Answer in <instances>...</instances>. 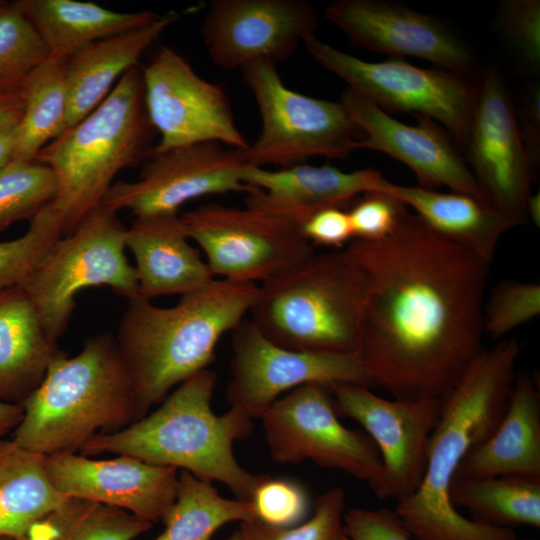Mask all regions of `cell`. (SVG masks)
<instances>
[{"label": "cell", "instance_id": "7a4b0ae2", "mask_svg": "<svg viewBox=\"0 0 540 540\" xmlns=\"http://www.w3.org/2000/svg\"><path fill=\"white\" fill-rule=\"evenodd\" d=\"M521 351L516 338L484 348L441 399L422 481L395 508L415 540H517L513 529L464 517L453 506L449 490L464 456L487 439L502 419Z\"/></svg>", "mask_w": 540, "mask_h": 540}, {"label": "cell", "instance_id": "30bf717a", "mask_svg": "<svg viewBox=\"0 0 540 540\" xmlns=\"http://www.w3.org/2000/svg\"><path fill=\"white\" fill-rule=\"evenodd\" d=\"M308 54L385 112H409L441 124L464 143L472 118L478 80L441 68H420L399 58L368 62L311 35L303 40Z\"/></svg>", "mask_w": 540, "mask_h": 540}, {"label": "cell", "instance_id": "ac0fdd59", "mask_svg": "<svg viewBox=\"0 0 540 540\" xmlns=\"http://www.w3.org/2000/svg\"><path fill=\"white\" fill-rule=\"evenodd\" d=\"M325 17L357 46L412 56L475 80L482 70L470 46L446 21L393 0H335Z\"/></svg>", "mask_w": 540, "mask_h": 540}, {"label": "cell", "instance_id": "f546056e", "mask_svg": "<svg viewBox=\"0 0 540 540\" xmlns=\"http://www.w3.org/2000/svg\"><path fill=\"white\" fill-rule=\"evenodd\" d=\"M449 495L453 506L466 508L474 521L510 529L540 527V477L456 478Z\"/></svg>", "mask_w": 540, "mask_h": 540}, {"label": "cell", "instance_id": "c3c4849f", "mask_svg": "<svg viewBox=\"0 0 540 540\" xmlns=\"http://www.w3.org/2000/svg\"><path fill=\"white\" fill-rule=\"evenodd\" d=\"M526 218L536 227L540 226V194H530L526 202Z\"/></svg>", "mask_w": 540, "mask_h": 540}, {"label": "cell", "instance_id": "83f0119b", "mask_svg": "<svg viewBox=\"0 0 540 540\" xmlns=\"http://www.w3.org/2000/svg\"><path fill=\"white\" fill-rule=\"evenodd\" d=\"M15 3L39 34L50 57L61 59L160 17L152 11L118 12L94 2L77 0H18Z\"/></svg>", "mask_w": 540, "mask_h": 540}, {"label": "cell", "instance_id": "2e32d148", "mask_svg": "<svg viewBox=\"0 0 540 540\" xmlns=\"http://www.w3.org/2000/svg\"><path fill=\"white\" fill-rule=\"evenodd\" d=\"M461 149L487 201L519 225L526 221V202L536 170L522 142L516 104L504 76L495 67L480 74Z\"/></svg>", "mask_w": 540, "mask_h": 540}, {"label": "cell", "instance_id": "4316f807", "mask_svg": "<svg viewBox=\"0 0 540 540\" xmlns=\"http://www.w3.org/2000/svg\"><path fill=\"white\" fill-rule=\"evenodd\" d=\"M63 352L23 288L0 289V401L22 405Z\"/></svg>", "mask_w": 540, "mask_h": 540}, {"label": "cell", "instance_id": "d590c367", "mask_svg": "<svg viewBox=\"0 0 540 540\" xmlns=\"http://www.w3.org/2000/svg\"><path fill=\"white\" fill-rule=\"evenodd\" d=\"M345 492L334 487L318 496L309 519L292 527H274L254 519L240 524L243 540H350L343 522Z\"/></svg>", "mask_w": 540, "mask_h": 540}, {"label": "cell", "instance_id": "7bdbcfd3", "mask_svg": "<svg viewBox=\"0 0 540 540\" xmlns=\"http://www.w3.org/2000/svg\"><path fill=\"white\" fill-rule=\"evenodd\" d=\"M314 246L342 247L354 239L348 212L332 207L313 214L300 228Z\"/></svg>", "mask_w": 540, "mask_h": 540}, {"label": "cell", "instance_id": "9a60e30c", "mask_svg": "<svg viewBox=\"0 0 540 540\" xmlns=\"http://www.w3.org/2000/svg\"><path fill=\"white\" fill-rule=\"evenodd\" d=\"M338 416L357 421L376 445L381 470L369 484L379 499L397 502L419 487L441 400L385 399L355 384L329 387Z\"/></svg>", "mask_w": 540, "mask_h": 540}, {"label": "cell", "instance_id": "8d00e7d4", "mask_svg": "<svg viewBox=\"0 0 540 540\" xmlns=\"http://www.w3.org/2000/svg\"><path fill=\"white\" fill-rule=\"evenodd\" d=\"M62 236V223L51 203L30 220L22 236L0 242V289L20 285Z\"/></svg>", "mask_w": 540, "mask_h": 540}, {"label": "cell", "instance_id": "cb8c5ba5", "mask_svg": "<svg viewBox=\"0 0 540 540\" xmlns=\"http://www.w3.org/2000/svg\"><path fill=\"white\" fill-rule=\"evenodd\" d=\"M498 476L540 477V393L525 370L516 373L499 424L464 456L454 479Z\"/></svg>", "mask_w": 540, "mask_h": 540}, {"label": "cell", "instance_id": "60d3db41", "mask_svg": "<svg viewBox=\"0 0 540 540\" xmlns=\"http://www.w3.org/2000/svg\"><path fill=\"white\" fill-rule=\"evenodd\" d=\"M405 205L380 191L364 193L348 211L354 239L380 240L394 229Z\"/></svg>", "mask_w": 540, "mask_h": 540}, {"label": "cell", "instance_id": "836d02e7", "mask_svg": "<svg viewBox=\"0 0 540 540\" xmlns=\"http://www.w3.org/2000/svg\"><path fill=\"white\" fill-rule=\"evenodd\" d=\"M50 53L15 1L0 10V93L21 88Z\"/></svg>", "mask_w": 540, "mask_h": 540}, {"label": "cell", "instance_id": "4dcf8cb0", "mask_svg": "<svg viewBox=\"0 0 540 540\" xmlns=\"http://www.w3.org/2000/svg\"><path fill=\"white\" fill-rule=\"evenodd\" d=\"M67 59L49 57L24 81V109L13 160H36L39 152L68 129Z\"/></svg>", "mask_w": 540, "mask_h": 540}, {"label": "cell", "instance_id": "7402d4cb", "mask_svg": "<svg viewBox=\"0 0 540 540\" xmlns=\"http://www.w3.org/2000/svg\"><path fill=\"white\" fill-rule=\"evenodd\" d=\"M241 179L253 188L246 194V207L300 229L323 209L341 208L356 196L377 191L384 177L373 168L343 171L304 163L278 170L246 165Z\"/></svg>", "mask_w": 540, "mask_h": 540}, {"label": "cell", "instance_id": "f907efd6", "mask_svg": "<svg viewBox=\"0 0 540 540\" xmlns=\"http://www.w3.org/2000/svg\"><path fill=\"white\" fill-rule=\"evenodd\" d=\"M0 540H17V539L12 538V537H7V536H0Z\"/></svg>", "mask_w": 540, "mask_h": 540}, {"label": "cell", "instance_id": "681fc988", "mask_svg": "<svg viewBox=\"0 0 540 540\" xmlns=\"http://www.w3.org/2000/svg\"><path fill=\"white\" fill-rule=\"evenodd\" d=\"M226 540H243L240 529L235 530Z\"/></svg>", "mask_w": 540, "mask_h": 540}, {"label": "cell", "instance_id": "d6a6232c", "mask_svg": "<svg viewBox=\"0 0 540 540\" xmlns=\"http://www.w3.org/2000/svg\"><path fill=\"white\" fill-rule=\"evenodd\" d=\"M57 193L52 169L38 160H12L0 172V232L31 220Z\"/></svg>", "mask_w": 540, "mask_h": 540}, {"label": "cell", "instance_id": "816d5d0a", "mask_svg": "<svg viewBox=\"0 0 540 540\" xmlns=\"http://www.w3.org/2000/svg\"><path fill=\"white\" fill-rule=\"evenodd\" d=\"M7 2L0 0V10L5 6Z\"/></svg>", "mask_w": 540, "mask_h": 540}, {"label": "cell", "instance_id": "603a6c76", "mask_svg": "<svg viewBox=\"0 0 540 540\" xmlns=\"http://www.w3.org/2000/svg\"><path fill=\"white\" fill-rule=\"evenodd\" d=\"M189 237L178 213L135 217L126 229L125 245L135 260L138 297L183 296L215 277Z\"/></svg>", "mask_w": 540, "mask_h": 540}, {"label": "cell", "instance_id": "8fae6325", "mask_svg": "<svg viewBox=\"0 0 540 540\" xmlns=\"http://www.w3.org/2000/svg\"><path fill=\"white\" fill-rule=\"evenodd\" d=\"M181 218L212 275L220 279L262 284L315 253L297 226L249 207L210 203Z\"/></svg>", "mask_w": 540, "mask_h": 540}, {"label": "cell", "instance_id": "6da1fadb", "mask_svg": "<svg viewBox=\"0 0 540 540\" xmlns=\"http://www.w3.org/2000/svg\"><path fill=\"white\" fill-rule=\"evenodd\" d=\"M365 282L358 353L395 399L441 400L483 351L490 264L405 206L380 240H351Z\"/></svg>", "mask_w": 540, "mask_h": 540}, {"label": "cell", "instance_id": "7dc6e473", "mask_svg": "<svg viewBox=\"0 0 540 540\" xmlns=\"http://www.w3.org/2000/svg\"><path fill=\"white\" fill-rule=\"evenodd\" d=\"M24 98L21 88L15 91L0 93V122L6 118L23 113Z\"/></svg>", "mask_w": 540, "mask_h": 540}, {"label": "cell", "instance_id": "44dd1931", "mask_svg": "<svg viewBox=\"0 0 540 540\" xmlns=\"http://www.w3.org/2000/svg\"><path fill=\"white\" fill-rule=\"evenodd\" d=\"M45 468L62 495L123 509L151 523L161 520L176 498L177 468L127 455L98 460L56 453L46 456Z\"/></svg>", "mask_w": 540, "mask_h": 540}, {"label": "cell", "instance_id": "e575fe53", "mask_svg": "<svg viewBox=\"0 0 540 540\" xmlns=\"http://www.w3.org/2000/svg\"><path fill=\"white\" fill-rule=\"evenodd\" d=\"M62 540H134L153 523L130 512L69 497L64 505Z\"/></svg>", "mask_w": 540, "mask_h": 540}, {"label": "cell", "instance_id": "ee69618b", "mask_svg": "<svg viewBox=\"0 0 540 540\" xmlns=\"http://www.w3.org/2000/svg\"><path fill=\"white\" fill-rule=\"evenodd\" d=\"M516 116L522 142L536 170L540 164V85L529 84L521 95Z\"/></svg>", "mask_w": 540, "mask_h": 540}, {"label": "cell", "instance_id": "b9f144b4", "mask_svg": "<svg viewBox=\"0 0 540 540\" xmlns=\"http://www.w3.org/2000/svg\"><path fill=\"white\" fill-rule=\"evenodd\" d=\"M344 527L350 540H411L396 510L352 508L344 513Z\"/></svg>", "mask_w": 540, "mask_h": 540}, {"label": "cell", "instance_id": "f6af8a7d", "mask_svg": "<svg viewBox=\"0 0 540 540\" xmlns=\"http://www.w3.org/2000/svg\"><path fill=\"white\" fill-rule=\"evenodd\" d=\"M21 114L0 122V172L13 160Z\"/></svg>", "mask_w": 540, "mask_h": 540}, {"label": "cell", "instance_id": "f35d334b", "mask_svg": "<svg viewBox=\"0 0 540 540\" xmlns=\"http://www.w3.org/2000/svg\"><path fill=\"white\" fill-rule=\"evenodd\" d=\"M495 27L520 66L529 74L540 71V1L502 0Z\"/></svg>", "mask_w": 540, "mask_h": 540}, {"label": "cell", "instance_id": "3957f363", "mask_svg": "<svg viewBox=\"0 0 540 540\" xmlns=\"http://www.w3.org/2000/svg\"><path fill=\"white\" fill-rule=\"evenodd\" d=\"M257 289L215 278L170 307L140 297L128 300L115 339L133 388L135 421L208 369L219 340L249 313Z\"/></svg>", "mask_w": 540, "mask_h": 540}, {"label": "cell", "instance_id": "277c9868", "mask_svg": "<svg viewBox=\"0 0 540 540\" xmlns=\"http://www.w3.org/2000/svg\"><path fill=\"white\" fill-rule=\"evenodd\" d=\"M216 383L215 372H198L144 417L117 431L91 437L80 454L127 455L174 467L203 481L222 483L237 499L250 501L265 474L243 468L235 458L233 444L250 435L253 418L234 407L216 414L211 407Z\"/></svg>", "mask_w": 540, "mask_h": 540}, {"label": "cell", "instance_id": "7c38bea8", "mask_svg": "<svg viewBox=\"0 0 540 540\" xmlns=\"http://www.w3.org/2000/svg\"><path fill=\"white\" fill-rule=\"evenodd\" d=\"M271 457L281 464L310 460L370 484L380 473L379 451L369 435L345 427L329 387L311 383L275 400L260 416Z\"/></svg>", "mask_w": 540, "mask_h": 540}, {"label": "cell", "instance_id": "8992f818", "mask_svg": "<svg viewBox=\"0 0 540 540\" xmlns=\"http://www.w3.org/2000/svg\"><path fill=\"white\" fill-rule=\"evenodd\" d=\"M155 132L142 71L134 66L92 112L39 152L36 160L49 166L56 178L52 206L63 236L101 205L118 172L150 157Z\"/></svg>", "mask_w": 540, "mask_h": 540}, {"label": "cell", "instance_id": "f5cc1de1", "mask_svg": "<svg viewBox=\"0 0 540 540\" xmlns=\"http://www.w3.org/2000/svg\"><path fill=\"white\" fill-rule=\"evenodd\" d=\"M523 540H534V539H523Z\"/></svg>", "mask_w": 540, "mask_h": 540}, {"label": "cell", "instance_id": "d4e9b609", "mask_svg": "<svg viewBox=\"0 0 540 540\" xmlns=\"http://www.w3.org/2000/svg\"><path fill=\"white\" fill-rule=\"evenodd\" d=\"M377 191L411 207L435 232L489 263L503 234L519 225L488 201L469 194L399 185L385 178Z\"/></svg>", "mask_w": 540, "mask_h": 540}, {"label": "cell", "instance_id": "ba28073f", "mask_svg": "<svg viewBox=\"0 0 540 540\" xmlns=\"http://www.w3.org/2000/svg\"><path fill=\"white\" fill-rule=\"evenodd\" d=\"M126 229L117 213L98 206L20 284L52 340L68 328L82 289L108 286L127 300L138 297L135 269L125 253Z\"/></svg>", "mask_w": 540, "mask_h": 540}, {"label": "cell", "instance_id": "5b68a950", "mask_svg": "<svg viewBox=\"0 0 540 540\" xmlns=\"http://www.w3.org/2000/svg\"><path fill=\"white\" fill-rule=\"evenodd\" d=\"M22 407L12 440L45 456L77 453L94 435L134 422L133 388L115 337L96 334L76 355L57 356Z\"/></svg>", "mask_w": 540, "mask_h": 540}, {"label": "cell", "instance_id": "e0dca14e", "mask_svg": "<svg viewBox=\"0 0 540 540\" xmlns=\"http://www.w3.org/2000/svg\"><path fill=\"white\" fill-rule=\"evenodd\" d=\"M244 150L202 142L151 153L137 180L117 181L101 206L129 210L135 217L178 213L186 202L206 195L253 190L241 179Z\"/></svg>", "mask_w": 540, "mask_h": 540}, {"label": "cell", "instance_id": "1f68e13d", "mask_svg": "<svg viewBox=\"0 0 540 540\" xmlns=\"http://www.w3.org/2000/svg\"><path fill=\"white\" fill-rule=\"evenodd\" d=\"M256 519L251 501L222 497L211 482L180 470L176 498L154 540H212L224 525Z\"/></svg>", "mask_w": 540, "mask_h": 540}, {"label": "cell", "instance_id": "9c48e42d", "mask_svg": "<svg viewBox=\"0 0 540 540\" xmlns=\"http://www.w3.org/2000/svg\"><path fill=\"white\" fill-rule=\"evenodd\" d=\"M241 70L261 119L259 137L243 151L247 165L281 169L313 157L344 158L365 138L340 101L289 89L275 63L256 61Z\"/></svg>", "mask_w": 540, "mask_h": 540}, {"label": "cell", "instance_id": "d6986e66", "mask_svg": "<svg viewBox=\"0 0 540 540\" xmlns=\"http://www.w3.org/2000/svg\"><path fill=\"white\" fill-rule=\"evenodd\" d=\"M317 27L316 9L303 0H213L200 31L212 63L235 70L286 61Z\"/></svg>", "mask_w": 540, "mask_h": 540}, {"label": "cell", "instance_id": "ab89813d", "mask_svg": "<svg viewBox=\"0 0 540 540\" xmlns=\"http://www.w3.org/2000/svg\"><path fill=\"white\" fill-rule=\"evenodd\" d=\"M256 519L274 527H292L303 521L310 509L305 488L298 482L265 475L250 499Z\"/></svg>", "mask_w": 540, "mask_h": 540}, {"label": "cell", "instance_id": "4fadbf2b", "mask_svg": "<svg viewBox=\"0 0 540 540\" xmlns=\"http://www.w3.org/2000/svg\"><path fill=\"white\" fill-rule=\"evenodd\" d=\"M231 379L227 396L231 407L260 418L279 397L302 385L355 384L375 388L358 352L303 351L269 340L251 321L233 331Z\"/></svg>", "mask_w": 540, "mask_h": 540}, {"label": "cell", "instance_id": "484cf974", "mask_svg": "<svg viewBox=\"0 0 540 540\" xmlns=\"http://www.w3.org/2000/svg\"><path fill=\"white\" fill-rule=\"evenodd\" d=\"M180 18L160 15L142 27L94 42L66 61L67 122L76 125L110 93L113 85L134 66L148 47Z\"/></svg>", "mask_w": 540, "mask_h": 540}, {"label": "cell", "instance_id": "74e56055", "mask_svg": "<svg viewBox=\"0 0 540 540\" xmlns=\"http://www.w3.org/2000/svg\"><path fill=\"white\" fill-rule=\"evenodd\" d=\"M540 313V284L505 280L494 286L482 307L483 334L500 339Z\"/></svg>", "mask_w": 540, "mask_h": 540}, {"label": "cell", "instance_id": "f1b7e54d", "mask_svg": "<svg viewBox=\"0 0 540 540\" xmlns=\"http://www.w3.org/2000/svg\"><path fill=\"white\" fill-rule=\"evenodd\" d=\"M46 456L0 439V536L24 540L29 527L69 497L51 484Z\"/></svg>", "mask_w": 540, "mask_h": 540}, {"label": "cell", "instance_id": "52a82bcc", "mask_svg": "<svg viewBox=\"0 0 540 540\" xmlns=\"http://www.w3.org/2000/svg\"><path fill=\"white\" fill-rule=\"evenodd\" d=\"M365 282L345 249L314 253L258 286L251 321L293 350L358 352Z\"/></svg>", "mask_w": 540, "mask_h": 540}, {"label": "cell", "instance_id": "5bb4252c", "mask_svg": "<svg viewBox=\"0 0 540 540\" xmlns=\"http://www.w3.org/2000/svg\"><path fill=\"white\" fill-rule=\"evenodd\" d=\"M141 71L147 113L160 136L152 153L202 142L249 148L224 87L200 77L175 50L162 46Z\"/></svg>", "mask_w": 540, "mask_h": 540}, {"label": "cell", "instance_id": "bcb514c9", "mask_svg": "<svg viewBox=\"0 0 540 540\" xmlns=\"http://www.w3.org/2000/svg\"><path fill=\"white\" fill-rule=\"evenodd\" d=\"M23 417L22 405L0 401V439L15 430Z\"/></svg>", "mask_w": 540, "mask_h": 540}, {"label": "cell", "instance_id": "ffe728a7", "mask_svg": "<svg viewBox=\"0 0 540 540\" xmlns=\"http://www.w3.org/2000/svg\"><path fill=\"white\" fill-rule=\"evenodd\" d=\"M340 103L361 128L365 138L357 149L379 151L402 162L417 177L420 187L485 198L455 138L431 118L415 115L418 124L407 125L367 98L346 88Z\"/></svg>", "mask_w": 540, "mask_h": 540}]
</instances>
